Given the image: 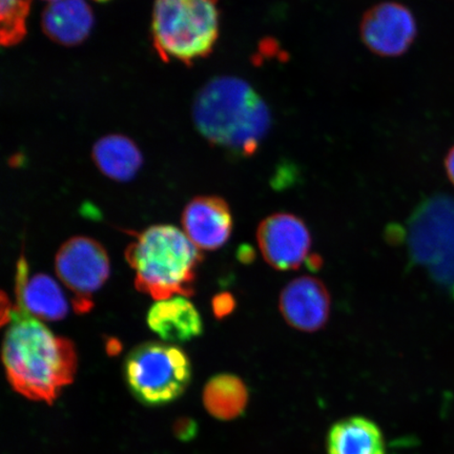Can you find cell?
Returning <instances> with one entry per match:
<instances>
[{"mask_svg": "<svg viewBox=\"0 0 454 454\" xmlns=\"http://www.w3.org/2000/svg\"><path fill=\"white\" fill-rule=\"evenodd\" d=\"M8 381L16 393L48 404L75 378L77 354L69 339L55 336L41 321L14 308L3 343Z\"/></svg>", "mask_w": 454, "mask_h": 454, "instance_id": "obj_1", "label": "cell"}, {"mask_svg": "<svg viewBox=\"0 0 454 454\" xmlns=\"http://www.w3.org/2000/svg\"><path fill=\"white\" fill-rule=\"evenodd\" d=\"M192 119L209 144L241 157L258 151L271 122L268 105L252 85L232 76L215 77L199 90Z\"/></svg>", "mask_w": 454, "mask_h": 454, "instance_id": "obj_2", "label": "cell"}, {"mask_svg": "<svg viewBox=\"0 0 454 454\" xmlns=\"http://www.w3.org/2000/svg\"><path fill=\"white\" fill-rule=\"evenodd\" d=\"M126 257L135 271V286L139 292L157 301L195 294L202 254L177 227H149L129 244Z\"/></svg>", "mask_w": 454, "mask_h": 454, "instance_id": "obj_3", "label": "cell"}, {"mask_svg": "<svg viewBox=\"0 0 454 454\" xmlns=\"http://www.w3.org/2000/svg\"><path fill=\"white\" fill-rule=\"evenodd\" d=\"M218 0H155L153 43L163 61L192 66L212 53L219 37Z\"/></svg>", "mask_w": 454, "mask_h": 454, "instance_id": "obj_4", "label": "cell"}, {"mask_svg": "<svg viewBox=\"0 0 454 454\" xmlns=\"http://www.w3.org/2000/svg\"><path fill=\"white\" fill-rule=\"evenodd\" d=\"M408 253L454 302V197L431 196L419 204L408 220Z\"/></svg>", "mask_w": 454, "mask_h": 454, "instance_id": "obj_5", "label": "cell"}, {"mask_svg": "<svg viewBox=\"0 0 454 454\" xmlns=\"http://www.w3.org/2000/svg\"><path fill=\"white\" fill-rule=\"evenodd\" d=\"M124 376L142 404L162 406L184 394L191 382L192 365L178 346L147 342L130 351L124 363Z\"/></svg>", "mask_w": 454, "mask_h": 454, "instance_id": "obj_6", "label": "cell"}, {"mask_svg": "<svg viewBox=\"0 0 454 454\" xmlns=\"http://www.w3.org/2000/svg\"><path fill=\"white\" fill-rule=\"evenodd\" d=\"M56 274L73 294L79 314L93 308L92 296L110 277V259L101 244L89 237H74L59 248L55 258Z\"/></svg>", "mask_w": 454, "mask_h": 454, "instance_id": "obj_7", "label": "cell"}, {"mask_svg": "<svg viewBox=\"0 0 454 454\" xmlns=\"http://www.w3.org/2000/svg\"><path fill=\"white\" fill-rule=\"evenodd\" d=\"M258 246L266 263L281 271L294 270L309 258L311 235L298 215L276 213L259 224Z\"/></svg>", "mask_w": 454, "mask_h": 454, "instance_id": "obj_8", "label": "cell"}, {"mask_svg": "<svg viewBox=\"0 0 454 454\" xmlns=\"http://www.w3.org/2000/svg\"><path fill=\"white\" fill-rule=\"evenodd\" d=\"M362 41L383 57L404 54L417 36L411 10L397 3H382L369 9L361 22Z\"/></svg>", "mask_w": 454, "mask_h": 454, "instance_id": "obj_9", "label": "cell"}, {"mask_svg": "<svg viewBox=\"0 0 454 454\" xmlns=\"http://www.w3.org/2000/svg\"><path fill=\"white\" fill-rule=\"evenodd\" d=\"M332 298L325 283L314 277H300L280 294L279 309L287 325L300 332L325 328L331 316Z\"/></svg>", "mask_w": 454, "mask_h": 454, "instance_id": "obj_10", "label": "cell"}, {"mask_svg": "<svg viewBox=\"0 0 454 454\" xmlns=\"http://www.w3.org/2000/svg\"><path fill=\"white\" fill-rule=\"evenodd\" d=\"M184 232L198 248L215 251L230 240L234 226L229 204L217 196H200L183 214Z\"/></svg>", "mask_w": 454, "mask_h": 454, "instance_id": "obj_11", "label": "cell"}, {"mask_svg": "<svg viewBox=\"0 0 454 454\" xmlns=\"http://www.w3.org/2000/svg\"><path fill=\"white\" fill-rule=\"evenodd\" d=\"M17 309L41 320L59 321L69 312V303L59 284L48 275H27L24 258L17 265Z\"/></svg>", "mask_w": 454, "mask_h": 454, "instance_id": "obj_12", "label": "cell"}, {"mask_svg": "<svg viewBox=\"0 0 454 454\" xmlns=\"http://www.w3.org/2000/svg\"><path fill=\"white\" fill-rule=\"evenodd\" d=\"M146 321L152 331L168 343H184L203 333L200 315L184 296L157 301L147 312Z\"/></svg>", "mask_w": 454, "mask_h": 454, "instance_id": "obj_13", "label": "cell"}, {"mask_svg": "<svg viewBox=\"0 0 454 454\" xmlns=\"http://www.w3.org/2000/svg\"><path fill=\"white\" fill-rule=\"evenodd\" d=\"M42 26L51 41L74 47L92 31L93 11L85 0H54L43 11Z\"/></svg>", "mask_w": 454, "mask_h": 454, "instance_id": "obj_14", "label": "cell"}, {"mask_svg": "<svg viewBox=\"0 0 454 454\" xmlns=\"http://www.w3.org/2000/svg\"><path fill=\"white\" fill-rule=\"evenodd\" d=\"M328 454H386L382 430L364 417H350L332 426Z\"/></svg>", "mask_w": 454, "mask_h": 454, "instance_id": "obj_15", "label": "cell"}, {"mask_svg": "<svg viewBox=\"0 0 454 454\" xmlns=\"http://www.w3.org/2000/svg\"><path fill=\"white\" fill-rule=\"evenodd\" d=\"M93 160L102 174L119 183L132 180L144 163L135 142L123 135H107L96 142Z\"/></svg>", "mask_w": 454, "mask_h": 454, "instance_id": "obj_16", "label": "cell"}, {"mask_svg": "<svg viewBox=\"0 0 454 454\" xmlns=\"http://www.w3.org/2000/svg\"><path fill=\"white\" fill-rule=\"evenodd\" d=\"M248 403V390L240 378L231 373L213 377L203 390V404L215 419L231 421L239 418Z\"/></svg>", "mask_w": 454, "mask_h": 454, "instance_id": "obj_17", "label": "cell"}, {"mask_svg": "<svg viewBox=\"0 0 454 454\" xmlns=\"http://www.w3.org/2000/svg\"><path fill=\"white\" fill-rule=\"evenodd\" d=\"M32 0H0V43L19 44L27 35V19Z\"/></svg>", "mask_w": 454, "mask_h": 454, "instance_id": "obj_18", "label": "cell"}, {"mask_svg": "<svg viewBox=\"0 0 454 454\" xmlns=\"http://www.w3.org/2000/svg\"><path fill=\"white\" fill-rule=\"evenodd\" d=\"M198 424L194 419L183 417L176 419L173 431L176 438L183 442L194 440L198 434Z\"/></svg>", "mask_w": 454, "mask_h": 454, "instance_id": "obj_19", "label": "cell"}, {"mask_svg": "<svg viewBox=\"0 0 454 454\" xmlns=\"http://www.w3.org/2000/svg\"><path fill=\"white\" fill-rule=\"evenodd\" d=\"M235 309L236 300L231 294H220L213 299L214 315L217 319H223V317L231 315Z\"/></svg>", "mask_w": 454, "mask_h": 454, "instance_id": "obj_20", "label": "cell"}, {"mask_svg": "<svg viewBox=\"0 0 454 454\" xmlns=\"http://www.w3.org/2000/svg\"><path fill=\"white\" fill-rule=\"evenodd\" d=\"M306 263H308L309 270L317 271L322 269L325 261H323L319 254H310L309 258L306 259Z\"/></svg>", "mask_w": 454, "mask_h": 454, "instance_id": "obj_21", "label": "cell"}, {"mask_svg": "<svg viewBox=\"0 0 454 454\" xmlns=\"http://www.w3.org/2000/svg\"><path fill=\"white\" fill-rule=\"evenodd\" d=\"M445 166L448 177H450L451 183L454 185V146L452 147L450 152L448 153Z\"/></svg>", "mask_w": 454, "mask_h": 454, "instance_id": "obj_22", "label": "cell"}, {"mask_svg": "<svg viewBox=\"0 0 454 454\" xmlns=\"http://www.w3.org/2000/svg\"><path fill=\"white\" fill-rule=\"evenodd\" d=\"M239 258L244 263H251L254 259V253L251 247H243L239 252Z\"/></svg>", "mask_w": 454, "mask_h": 454, "instance_id": "obj_23", "label": "cell"}, {"mask_svg": "<svg viewBox=\"0 0 454 454\" xmlns=\"http://www.w3.org/2000/svg\"><path fill=\"white\" fill-rule=\"evenodd\" d=\"M94 2L99 3V4H105V3L110 2V0H94Z\"/></svg>", "mask_w": 454, "mask_h": 454, "instance_id": "obj_24", "label": "cell"}, {"mask_svg": "<svg viewBox=\"0 0 454 454\" xmlns=\"http://www.w3.org/2000/svg\"><path fill=\"white\" fill-rule=\"evenodd\" d=\"M51 2H54V0H51Z\"/></svg>", "mask_w": 454, "mask_h": 454, "instance_id": "obj_25", "label": "cell"}]
</instances>
